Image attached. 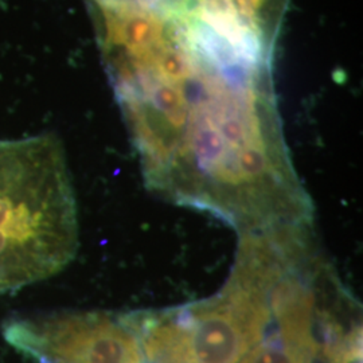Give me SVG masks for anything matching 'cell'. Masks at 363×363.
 Listing matches in <instances>:
<instances>
[{"mask_svg": "<svg viewBox=\"0 0 363 363\" xmlns=\"http://www.w3.org/2000/svg\"><path fill=\"white\" fill-rule=\"evenodd\" d=\"M77 250V201L61 140L0 139V295L62 272Z\"/></svg>", "mask_w": 363, "mask_h": 363, "instance_id": "7a4b0ae2", "label": "cell"}, {"mask_svg": "<svg viewBox=\"0 0 363 363\" xmlns=\"http://www.w3.org/2000/svg\"><path fill=\"white\" fill-rule=\"evenodd\" d=\"M3 335L35 363H145L123 313L60 311L13 318Z\"/></svg>", "mask_w": 363, "mask_h": 363, "instance_id": "3957f363", "label": "cell"}, {"mask_svg": "<svg viewBox=\"0 0 363 363\" xmlns=\"http://www.w3.org/2000/svg\"><path fill=\"white\" fill-rule=\"evenodd\" d=\"M322 358V343L315 333L277 323L240 363H313Z\"/></svg>", "mask_w": 363, "mask_h": 363, "instance_id": "277c9868", "label": "cell"}, {"mask_svg": "<svg viewBox=\"0 0 363 363\" xmlns=\"http://www.w3.org/2000/svg\"><path fill=\"white\" fill-rule=\"evenodd\" d=\"M298 238L295 230L241 234L232 272L216 295L123 313L145 363H240L272 330L273 291Z\"/></svg>", "mask_w": 363, "mask_h": 363, "instance_id": "6da1fadb", "label": "cell"}]
</instances>
